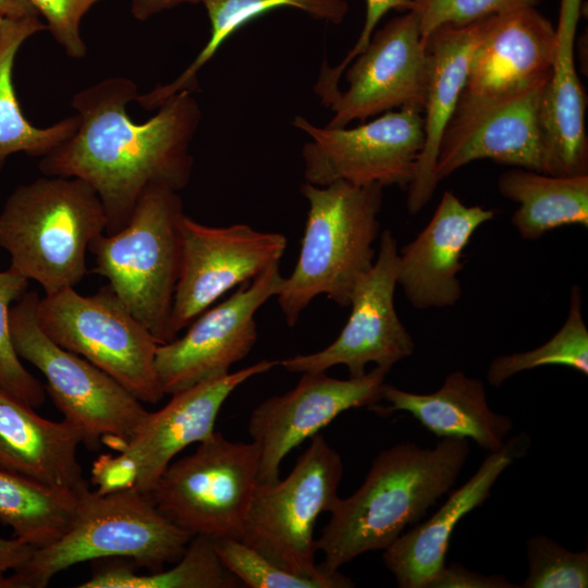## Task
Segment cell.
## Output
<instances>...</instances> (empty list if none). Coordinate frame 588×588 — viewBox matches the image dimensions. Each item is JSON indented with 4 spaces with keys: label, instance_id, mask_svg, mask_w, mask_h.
<instances>
[{
    "label": "cell",
    "instance_id": "40",
    "mask_svg": "<svg viewBox=\"0 0 588 588\" xmlns=\"http://www.w3.org/2000/svg\"><path fill=\"white\" fill-rule=\"evenodd\" d=\"M185 3L197 4L201 3V0H131V12L136 20L146 21Z\"/></svg>",
    "mask_w": 588,
    "mask_h": 588
},
{
    "label": "cell",
    "instance_id": "29",
    "mask_svg": "<svg viewBox=\"0 0 588 588\" xmlns=\"http://www.w3.org/2000/svg\"><path fill=\"white\" fill-rule=\"evenodd\" d=\"M88 488H57L0 468V520L34 549L50 546L71 528Z\"/></svg>",
    "mask_w": 588,
    "mask_h": 588
},
{
    "label": "cell",
    "instance_id": "33",
    "mask_svg": "<svg viewBox=\"0 0 588 588\" xmlns=\"http://www.w3.org/2000/svg\"><path fill=\"white\" fill-rule=\"evenodd\" d=\"M28 282L11 268L0 271V389L35 408L44 404L46 390L23 366L10 333V309L28 291Z\"/></svg>",
    "mask_w": 588,
    "mask_h": 588
},
{
    "label": "cell",
    "instance_id": "35",
    "mask_svg": "<svg viewBox=\"0 0 588 588\" xmlns=\"http://www.w3.org/2000/svg\"><path fill=\"white\" fill-rule=\"evenodd\" d=\"M544 0H409L404 11L416 14L422 38L444 24L465 25ZM403 11V12H404Z\"/></svg>",
    "mask_w": 588,
    "mask_h": 588
},
{
    "label": "cell",
    "instance_id": "5",
    "mask_svg": "<svg viewBox=\"0 0 588 588\" xmlns=\"http://www.w3.org/2000/svg\"><path fill=\"white\" fill-rule=\"evenodd\" d=\"M193 536L173 524L147 493L86 489L71 528L8 574L4 588H44L60 572L99 559H125L149 572L176 563Z\"/></svg>",
    "mask_w": 588,
    "mask_h": 588
},
{
    "label": "cell",
    "instance_id": "4",
    "mask_svg": "<svg viewBox=\"0 0 588 588\" xmlns=\"http://www.w3.org/2000/svg\"><path fill=\"white\" fill-rule=\"evenodd\" d=\"M383 186L339 180L326 186L304 183L309 208L297 262L283 279L278 303L287 326L319 296L350 306L358 280L376 259Z\"/></svg>",
    "mask_w": 588,
    "mask_h": 588
},
{
    "label": "cell",
    "instance_id": "36",
    "mask_svg": "<svg viewBox=\"0 0 588 588\" xmlns=\"http://www.w3.org/2000/svg\"><path fill=\"white\" fill-rule=\"evenodd\" d=\"M101 0H30L38 15L46 21L47 29L65 53L83 59L87 47L79 34V24L89 9Z\"/></svg>",
    "mask_w": 588,
    "mask_h": 588
},
{
    "label": "cell",
    "instance_id": "41",
    "mask_svg": "<svg viewBox=\"0 0 588 588\" xmlns=\"http://www.w3.org/2000/svg\"><path fill=\"white\" fill-rule=\"evenodd\" d=\"M0 14L15 20L39 17L30 0H0Z\"/></svg>",
    "mask_w": 588,
    "mask_h": 588
},
{
    "label": "cell",
    "instance_id": "42",
    "mask_svg": "<svg viewBox=\"0 0 588 588\" xmlns=\"http://www.w3.org/2000/svg\"><path fill=\"white\" fill-rule=\"evenodd\" d=\"M4 19L1 14H0V36H1V33H2V28H3V24H4Z\"/></svg>",
    "mask_w": 588,
    "mask_h": 588
},
{
    "label": "cell",
    "instance_id": "28",
    "mask_svg": "<svg viewBox=\"0 0 588 588\" xmlns=\"http://www.w3.org/2000/svg\"><path fill=\"white\" fill-rule=\"evenodd\" d=\"M210 21V37L195 60L171 83L138 95L136 101L147 110L158 109L168 98L198 88L197 74L219 47L248 22L279 8H297L315 19L341 23L348 11L345 0H201Z\"/></svg>",
    "mask_w": 588,
    "mask_h": 588
},
{
    "label": "cell",
    "instance_id": "22",
    "mask_svg": "<svg viewBox=\"0 0 588 588\" xmlns=\"http://www.w3.org/2000/svg\"><path fill=\"white\" fill-rule=\"evenodd\" d=\"M485 24L486 19L465 25L444 24L424 38L428 65L422 106L425 139L407 187L412 215L424 208L438 186L434 171L441 138L464 88L469 60Z\"/></svg>",
    "mask_w": 588,
    "mask_h": 588
},
{
    "label": "cell",
    "instance_id": "8",
    "mask_svg": "<svg viewBox=\"0 0 588 588\" xmlns=\"http://www.w3.org/2000/svg\"><path fill=\"white\" fill-rule=\"evenodd\" d=\"M343 462L321 433L284 479L259 482L240 540L275 565L297 575L322 577L330 572L316 563L315 525L340 498Z\"/></svg>",
    "mask_w": 588,
    "mask_h": 588
},
{
    "label": "cell",
    "instance_id": "26",
    "mask_svg": "<svg viewBox=\"0 0 588 588\" xmlns=\"http://www.w3.org/2000/svg\"><path fill=\"white\" fill-rule=\"evenodd\" d=\"M500 194L517 204L512 224L524 240L565 225L588 226V174L556 176L517 168L498 179Z\"/></svg>",
    "mask_w": 588,
    "mask_h": 588
},
{
    "label": "cell",
    "instance_id": "10",
    "mask_svg": "<svg viewBox=\"0 0 588 588\" xmlns=\"http://www.w3.org/2000/svg\"><path fill=\"white\" fill-rule=\"evenodd\" d=\"M172 462L149 493L157 509L194 536L240 539L259 483V449L221 432Z\"/></svg>",
    "mask_w": 588,
    "mask_h": 588
},
{
    "label": "cell",
    "instance_id": "12",
    "mask_svg": "<svg viewBox=\"0 0 588 588\" xmlns=\"http://www.w3.org/2000/svg\"><path fill=\"white\" fill-rule=\"evenodd\" d=\"M293 125L310 137L303 147L304 174L318 186L343 180L407 189L425 139L422 112L409 107L352 128L317 127L303 117Z\"/></svg>",
    "mask_w": 588,
    "mask_h": 588
},
{
    "label": "cell",
    "instance_id": "37",
    "mask_svg": "<svg viewBox=\"0 0 588 588\" xmlns=\"http://www.w3.org/2000/svg\"><path fill=\"white\" fill-rule=\"evenodd\" d=\"M409 0H366V17L363 29L354 47L345 58L335 66L322 65L319 78L315 85V93L322 103L329 102L340 91L339 82L351 62L366 48L377 24L390 11H404Z\"/></svg>",
    "mask_w": 588,
    "mask_h": 588
},
{
    "label": "cell",
    "instance_id": "32",
    "mask_svg": "<svg viewBox=\"0 0 588 588\" xmlns=\"http://www.w3.org/2000/svg\"><path fill=\"white\" fill-rule=\"evenodd\" d=\"M224 567L249 588H351L354 583L339 571L322 577L291 573L240 539H213Z\"/></svg>",
    "mask_w": 588,
    "mask_h": 588
},
{
    "label": "cell",
    "instance_id": "39",
    "mask_svg": "<svg viewBox=\"0 0 588 588\" xmlns=\"http://www.w3.org/2000/svg\"><path fill=\"white\" fill-rule=\"evenodd\" d=\"M33 551V547L15 537L13 539L0 537V588H4L8 573L22 566Z\"/></svg>",
    "mask_w": 588,
    "mask_h": 588
},
{
    "label": "cell",
    "instance_id": "19",
    "mask_svg": "<svg viewBox=\"0 0 588 588\" xmlns=\"http://www.w3.org/2000/svg\"><path fill=\"white\" fill-rule=\"evenodd\" d=\"M544 86L503 102L453 114L439 147L437 182L480 159L547 173L539 119Z\"/></svg>",
    "mask_w": 588,
    "mask_h": 588
},
{
    "label": "cell",
    "instance_id": "18",
    "mask_svg": "<svg viewBox=\"0 0 588 588\" xmlns=\"http://www.w3.org/2000/svg\"><path fill=\"white\" fill-rule=\"evenodd\" d=\"M405 12L375 32L354 59L346 72L348 88L327 106L333 112L327 126L344 127L395 108L422 112L428 69L425 40L416 14Z\"/></svg>",
    "mask_w": 588,
    "mask_h": 588
},
{
    "label": "cell",
    "instance_id": "30",
    "mask_svg": "<svg viewBox=\"0 0 588 588\" xmlns=\"http://www.w3.org/2000/svg\"><path fill=\"white\" fill-rule=\"evenodd\" d=\"M241 581L220 561L213 539L194 536L182 558L169 569L138 574L127 565L96 572L79 588H235Z\"/></svg>",
    "mask_w": 588,
    "mask_h": 588
},
{
    "label": "cell",
    "instance_id": "20",
    "mask_svg": "<svg viewBox=\"0 0 588 588\" xmlns=\"http://www.w3.org/2000/svg\"><path fill=\"white\" fill-rule=\"evenodd\" d=\"M493 217L490 209L467 206L451 191L443 193L427 225L399 250L396 282L414 308L452 307L460 301L464 249Z\"/></svg>",
    "mask_w": 588,
    "mask_h": 588
},
{
    "label": "cell",
    "instance_id": "6",
    "mask_svg": "<svg viewBox=\"0 0 588 588\" xmlns=\"http://www.w3.org/2000/svg\"><path fill=\"white\" fill-rule=\"evenodd\" d=\"M179 192L151 187L139 198L128 223L99 235L89 246L94 272L106 278L118 298L159 344L173 339L170 322L181 265Z\"/></svg>",
    "mask_w": 588,
    "mask_h": 588
},
{
    "label": "cell",
    "instance_id": "34",
    "mask_svg": "<svg viewBox=\"0 0 588 588\" xmlns=\"http://www.w3.org/2000/svg\"><path fill=\"white\" fill-rule=\"evenodd\" d=\"M528 574L519 588L588 587V551H571L546 535L527 540Z\"/></svg>",
    "mask_w": 588,
    "mask_h": 588
},
{
    "label": "cell",
    "instance_id": "14",
    "mask_svg": "<svg viewBox=\"0 0 588 588\" xmlns=\"http://www.w3.org/2000/svg\"><path fill=\"white\" fill-rule=\"evenodd\" d=\"M279 262L271 265L223 302L196 317L181 338L159 344L155 367L164 394L225 376L254 347L257 310L281 290Z\"/></svg>",
    "mask_w": 588,
    "mask_h": 588
},
{
    "label": "cell",
    "instance_id": "16",
    "mask_svg": "<svg viewBox=\"0 0 588 588\" xmlns=\"http://www.w3.org/2000/svg\"><path fill=\"white\" fill-rule=\"evenodd\" d=\"M390 370L376 366L348 379L332 378L326 371L302 372L293 389L259 403L247 424L252 441L259 449V482L277 481L283 458L343 412L370 409L382 401Z\"/></svg>",
    "mask_w": 588,
    "mask_h": 588
},
{
    "label": "cell",
    "instance_id": "38",
    "mask_svg": "<svg viewBox=\"0 0 588 588\" xmlns=\"http://www.w3.org/2000/svg\"><path fill=\"white\" fill-rule=\"evenodd\" d=\"M427 588H519V586L501 574L483 575L454 563L444 565Z\"/></svg>",
    "mask_w": 588,
    "mask_h": 588
},
{
    "label": "cell",
    "instance_id": "2",
    "mask_svg": "<svg viewBox=\"0 0 588 588\" xmlns=\"http://www.w3.org/2000/svg\"><path fill=\"white\" fill-rule=\"evenodd\" d=\"M470 453L469 440L441 438L433 448L401 442L377 454L360 487L339 498L317 539L330 572L384 550L450 492Z\"/></svg>",
    "mask_w": 588,
    "mask_h": 588
},
{
    "label": "cell",
    "instance_id": "31",
    "mask_svg": "<svg viewBox=\"0 0 588 588\" xmlns=\"http://www.w3.org/2000/svg\"><path fill=\"white\" fill-rule=\"evenodd\" d=\"M549 365L569 367L588 375V329L581 314L578 285L571 290L568 315L560 330L534 350L493 358L487 370V381L492 387H500L522 371Z\"/></svg>",
    "mask_w": 588,
    "mask_h": 588
},
{
    "label": "cell",
    "instance_id": "24",
    "mask_svg": "<svg viewBox=\"0 0 588 588\" xmlns=\"http://www.w3.org/2000/svg\"><path fill=\"white\" fill-rule=\"evenodd\" d=\"M81 443L73 424L48 420L0 389V468L79 491L88 487L77 460Z\"/></svg>",
    "mask_w": 588,
    "mask_h": 588
},
{
    "label": "cell",
    "instance_id": "7",
    "mask_svg": "<svg viewBox=\"0 0 588 588\" xmlns=\"http://www.w3.org/2000/svg\"><path fill=\"white\" fill-rule=\"evenodd\" d=\"M39 294L27 291L10 309V333L21 359L46 378V392L90 449L117 451L147 415L143 403L113 377L49 339L37 321Z\"/></svg>",
    "mask_w": 588,
    "mask_h": 588
},
{
    "label": "cell",
    "instance_id": "13",
    "mask_svg": "<svg viewBox=\"0 0 588 588\" xmlns=\"http://www.w3.org/2000/svg\"><path fill=\"white\" fill-rule=\"evenodd\" d=\"M286 245L281 233L242 223L210 226L185 215L170 322L173 339L225 293L280 262Z\"/></svg>",
    "mask_w": 588,
    "mask_h": 588
},
{
    "label": "cell",
    "instance_id": "11",
    "mask_svg": "<svg viewBox=\"0 0 588 588\" xmlns=\"http://www.w3.org/2000/svg\"><path fill=\"white\" fill-rule=\"evenodd\" d=\"M277 365L278 360L264 359L171 394L162 408L147 413L115 455L102 454L94 462L90 482L95 490L132 489L149 494L180 452L216 431L218 414L233 391Z\"/></svg>",
    "mask_w": 588,
    "mask_h": 588
},
{
    "label": "cell",
    "instance_id": "15",
    "mask_svg": "<svg viewBox=\"0 0 588 588\" xmlns=\"http://www.w3.org/2000/svg\"><path fill=\"white\" fill-rule=\"evenodd\" d=\"M397 267L396 240L390 230H384L372 267L352 292L351 314L338 338L316 353L287 357L279 365L299 373L342 365L350 377H358L370 363L391 369L412 356L415 343L394 306Z\"/></svg>",
    "mask_w": 588,
    "mask_h": 588
},
{
    "label": "cell",
    "instance_id": "3",
    "mask_svg": "<svg viewBox=\"0 0 588 588\" xmlns=\"http://www.w3.org/2000/svg\"><path fill=\"white\" fill-rule=\"evenodd\" d=\"M107 219L95 189L77 177L48 176L17 186L0 211V247L12 270L45 295L75 287L86 275V254Z\"/></svg>",
    "mask_w": 588,
    "mask_h": 588
},
{
    "label": "cell",
    "instance_id": "23",
    "mask_svg": "<svg viewBox=\"0 0 588 588\" xmlns=\"http://www.w3.org/2000/svg\"><path fill=\"white\" fill-rule=\"evenodd\" d=\"M583 0H561L556 50L542 90L539 119L547 151V174H588L587 97L575 68V34Z\"/></svg>",
    "mask_w": 588,
    "mask_h": 588
},
{
    "label": "cell",
    "instance_id": "21",
    "mask_svg": "<svg viewBox=\"0 0 588 588\" xmlns=\"http://www.w3.org/2000/svg\"><path fill=\"white\" fill-rule=\"evenodd\" d=\"M530 446L525 433L507 438L489 453L475 474L452 491L445 502L424 523L404 531L382 553L384 566L400 588H427L445 565L451 536L458 522L490 495L502 473L523 457Z\"/></svg>",
    "mask_w": 588,
    "mask_h": 588
},
{
    "label": "cell",
    "instance_id": "25",
    "mask_svg": "<svg viewBox=\"0 0 588 588\" xmlns=\"http://www.w3.org/2000/svg\"><path fill=\"white\" fill-rule=\"evenodd\" d=\"M385 407L380 414L405 412L439 438H465L489 453L499 451L513 429V420L488 404L485 384L461 370L450 372L442 385L427 394L401 390L384 383Z\"/></svg>",
    "mask_w": 588,
    "mask_h": 588
},
{
    "label": "cell",
    "instance_id": "9",
    "mask_svg": "<svg viewBox=\"0 0 588 588\" xmlns=\"http://www.w3.org/2000/svg\"><path fill=\"white\" fill-rule=\"evenodd\" d=\"M37 321L59 346L97 366L142 403L166 395L155 367L159 343L109 284L90 295L74 287L39 297Z\"/></svg>",
    "mask_w": 588,
    "mask_h": 588
},
{
    "label": "cell",
    "instance_id": "1",
    "mask_svg": "<svg viewBox=\"0 0 588 588\" xmlns=\"http://www.w3.org/2000/svg\"><path fill=\"white\" fill-rule=\"evenodd\" d=\"M137 96L136 83L124 76L77 91L71 101L79 120L76 131L39 161L44 175L77 177L95 189L107 234L128 223L149 188L180 192L191 180V143L201 117L193 93L171 96L140 124L127 113Z\"/></svg>",
    "mask_w": 588,
    "mask_h": 588
},
{
    "label": "cell",
    "instance_id": "27",
    "mask_svg": "<svg viewBox=\"0 0 588 588\" xmlns=\"http://www.w3.org/2000/svg\"><path fill=\"white\" fill-rule=\"evenodd\" d=\"M47 29L39 17L4 19L0 36V171L7 159L24 152L44 157L68 139L78 126V115H71L48 126L33 125L23 114L13 84L16 53L34 34Z\"/></svg>",
    "mask_w": 588,
    "mask_h": 588
},
{
    "label": "cell",
    "instance_id": "17",
    "mask_svg": "<svg viewBox=\"0 0 588 588\" xmlns=\"http://www.w3.org/2000/svg\"><path fill=\"white\" fill-rule=\"evenodd\" d=\"M556 50V30L536 7L486 19L453 114L506 101L543 87Z\"/></svg>",
    "mask_w": 588,
    "mask_h": 588
}]
</instances>
